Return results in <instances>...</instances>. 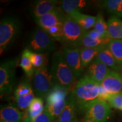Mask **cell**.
Here are the masks:
<instances>
[{
	"mask_svg": "<svg viewBox=\"0 0 122 122\" xmlns=\"http://www.w3.org/2000/svg\"><path fill=\"white\" fill-rule=\"evenodd\" d=\"M100 85L87 75L77 81L71 93L77 109L85 111L92 103L98 99Z\"/></svg>",
	"mask_w": 122,
	"mask_h": 122,
	"instance_id": "1",
	"label": "cell"
},
{
	"mask_svg": "<svg viewBox=\"0 0 122 122\" xmlns=\"http://www.w3.org/2000/svg\"><path fill=\"white\" fill-rule=\"evenodd\" d=\"M50 71L56 84L72 93L77 83V79L64 60L60 50L53 54Z\"/></svg>",
	"mask_w": 122,
	"mask_h": 122,
	"instance_id": "2",
	"label": "cell"
},
{
	"mask_svg": "<svg viewBox=\"0 0 122 122\" xmlns=\"http://www.w3.org/2000/svg\"><path fill=\"white\" fill-rule=\"evenodd\" d=\"M25 45L27 49L36 53H48L56 48L55 40L40 27L34 29L30 33Z\"/></svg>",
	"mask_w": 122,
	"mask_h": 122,
	"instance_id": "3",
	"label": "cell"
},
{
	"mask_svg": "<svg viewBox=\"0 0 122 122\" xmlns=\"http://www.w3.org/2000/svg\"><path fill=\"white\" fill-rule=\"evenodd\" d=\"M22 29V23L15 16H7L0 22V50L1 54L15 41Z\"/></svg>",
	"mask_w": 122,
	"mask_h": 122,
	"instance_id": "4",
	"label": "cell"
},
{
	"mask_svg": "<svg viewBox=\"0 0 122 122\" xmlns=\"http://www.w3.org/2000/svg\"><path fill=\"white\" fill-rule=\"evenodd\" d=\"M86 33L70 15H66L63 22V35L61 42L68 48L81 46L82 40Z\"/></svg>",
	"mask_w": 122,
	"mask_h": 122,
	"instance_id": "5",
	"label": "cell"
},
{
	"mask_svg": "<svg viewBox=\"0 0 122 122\" xmlns=\"http://www.w3.org/2000/svg\"><path fill=\"white\" fill-rule=\"evenodd\" d=\"M69 92L58 84H55L46 96L45 108L56 120L65 109Z\"/></svg>",
	"mask_w": 122,
	"mask_h": 122,
	"instance_id": "6",
	"label": "cell"
},
{
	"mask_svg": "<svg viewBox=\"0 0 122 122\" xmlns=\"http://www.w3.org/2000/svg\"><path fill=\"white\" fill-rule=\"evenodd\" d=\"M33 82L35 92L40 98L48 96L56 84L51 71L47 66L35 69Z\"/></svg>",
	"mask_w": 122,
	"mask_h": 122,
	"instance_id": "7",
	"label": "cell"
},
{
	"mask_svg": "<svg viewBox=\"0 0 122 122\" xmlns=\"http://www.w3.org/2000/svg\"><path fill=\"white\" fill-rule=\"evenodd\" d=\"M17 60L11 59L3 62L0 66L1 96L10 94L15 84V68Z\"/></svg>",
	"mask_w": 122,
	"mask_h": 122,
	"instance_id": "8",
	"label": "cell"
},
{
	"mask_svg": "<svg viewBox=\"0 0 122 122\" xmlns=\"http://www.w3.org/2000/svg\"><path fill=\"white\" fill-rule=\"evenodd\" d=\"M111 115L112 111L108 103L97 99L85 111L84 122H106Z\"/></svg>",
	"mask_w": 122,
	"mask_h": 122,
	"instance_id": "9",
	"label": "cell"
},
{
	"mask_svg": "<svg viewBox=\"0 0 122 122\" xmlns=\"http://www.w3.org/2000/svg\"><path fill=\"white\" fill-rule=\"evenodd\" d=\"M64 60L69 66L76 79L83 72V67L80 58V48L71 49L63 46L60 50Z\"/></svg>",
	"mask_w": 122,
	"mask_h": 122,
	"instance_id": "10",
	"label": "cell"
},
{
	"mask_svg": "<svg viewBox=\"0 0 122 122\" xmlns=\"http://www.w3.org/2000/svg\"><path fill=\"white\" fill-rule=\"evenodd\" d=\"M66 15L59 7L54 9L44 16L35 19L40 28L46 31L53 27L63 24Z\"/></svg>",
	"mask_w": 122,
	"mask_h": 122,
	"instance_id": "11",
	"label": "cell"
},
{
	"mask_svg": "<svg viewBox=\"0 0 122 122\" xmlns=\"http://www.w3.org/2000/svg\"><path fill=\"white\" fill-rule=\"evenodd\" d=\"M101 85L110 94L122 93V75L110 70Z\"/></svg>",
	"mask_w": 122,
	"mask_h": 122,
	"instance_id": "12",
	"label": "cell"
},
{
	"mask_svg": "<svg viewBox=\"0 0 122 122\" xmlns=\"http://www.w3.org/2000/svg\"><path fill=\"white\" fill-rule=\"evenodd\" d=\"M110 70L109 67L96 58L86 67V75L101 84Z\"/></svg>",
	"mask_w": 122,
	"mask_h": 122,
	"instance_id": "13",
	"label": "cell"
},
{
	"mask_svg": "<svg viewBox=\"0 0 122 122\" xmlns=\"http://www.w3.org/2000/svg\"><path fill=\"white\" fill-rule=\"evenodd\" d=\"M58 1L54 0H40L33 2L31 13L34 19L44 16L57 8Z\"/></svg>",
	"mask_w": 122,
	"mask_h": 122,
	"instance_id": "14",
	"label": "cell"
},
{
	"mask_svg": "<svg viewBox=\"0 0 122 122\" xmlns=\"http://www.w3.org/2000/svg\"><path fill=\"white\" fill-rule=\"evenodd\" d=\"M76 109L74 97L71 94L67 98L65 109L54 122H77Z\"/></svg>",
	"mask_w": 122,
	"mask_h": 122,
	"instance_id": "15",
	"label": "cell"
},
{
	"mask_svg": "<svg viewBox=\"0 0 122 122\" xmlns=\"http://www.w3.org/2000/svg\"><path fill=\"white\" fill-rule=\"evenodd\" d=\"M108 67H110L114 71L118 72H122V69L116 61L112 53L108 48L107 46H103L96 58Z\"/></svg>",
	"mask_w": 122,
	"mask_h": 122,
	"instance_id": "16",
	"label": "cell"
},
{
	"mask_svg": "<svg viewBox=\"0 0 122 122\" xmlns=\"http://www.w3.org/2000/svg\"><path fill=\"white\" fill-rule=\"evenodd\" d=\"M68 15H70L86 32L89 31L91 28H93L97 19L96 16L84 14L80 13V11L74 12Z\"/></svg>",
	"mask_w": 122,
	"mask_h": 122,
	"instance_id": "17",
	"label": "cell"
},
{
	"mask_svg": "<svg viewBox=\"0 0 122 122\" xmlns=\"http://www.w3.org/2000/svg\"><path fill=\"white\" fill-rule=\"evenodd\" d=\"M1 120L6 122H20L22 121L23 113L12 105L1 108L0 111Z\"/></svg>",
	"mask_w": 122,
	"mask_h": 122,
	"instance_id": "18",
	"label": "cell"
},
{
	"mask_svg": "<svg viewBox=\"0 0 122 122\" xmlns=\"http://www.w3.org/2000/svg\"><path fill=\"white\" fill-rule=\"evenodd\" d=\"M107 35L110 39L122 40V20L119 18L112 16L108 20Z\"/></svg>",
	"mask_w": 122,
	"mask_h": 122,
	"instance_id": "19",
	"label": "cell"
},
{
	"mask_svg": "<svg viewBox=\"0 0 122 122\" xmlns=\"http://www.w3.org/2000/svg\"><path fill=\"white\" fill-rule=\"evenodd\" d=\"M87 4V1L83 0H64L60 2L59 8L67 15H70L74 12L80 11Z\"/></svg>",
	"mask_w": 122,
	"mask_h": 122,
	"instance_id": "20",
	"label": "cell"
},
{
	"mask_svg": "<svg viewBox=\"0 0 122 122\" xmlns=\"http://www.w3.org/2000/svg\"><path fill=\"white\" fill-rule=\"evenodd\" d=\"M103 46L97 47V48L82 47L80 49L81 61L83 68L87 67L88 66L96 59L100 50Z\"/></svg>",
	"mask_w": 122,
	"mask_h": 122,
	"instance_id": "21",
	"label": "cell"
},
{
	"mask_svg": "<svg viewBox=\"0 0 122 122\" xmlns=\"http://www.w3.org/2000/svg\"><path fill=\"white\" fill-rule=\"evenodd\" d=\"M35 69L46 67L48 62V53H36L25 49Z\"/></svg>",
	"mask_w": 122,
	"mask_h": 122,
	"instance_id": "22",
	"label": "cell"
},
{
	"mask_svg": "<svg viewBox=\"0 0 122 122\" xmlns=\"http://www.w3.org/2000/svg\"><path fill=\"white\" fill-rule=\"evenodd\" d=\"M102 6L113 16L122 18V0H106L102 2Z\"/></svg>",
	"mask_w": 122,
	"mask_h": 122,
	"instance_id": "23",
	"label": "cell"
},
{
	"mask_svg": "<svg viewBox=\"0 0 122 122\" xmlns=\"http://www.w3.org/2000/svg\"><path fill=\"white\" fill-rule=\"evenodd\" d=\"M107 46L122 69V40L111 39Z\"/></svg>",
	"mask_w": 122,
	"mask_h": 122,
	"instance_id": "24",
	"label": "cell"
},
{
	"mask_svg": "<svg viewBox=\"0 0 122 122\" xmlns=\"http://www.w3.org/2000/svg\"><path fill=\"white\" fill-rule=\"evenodd\" d=\"M111 39L109 37L103 38L101 39H93L86 34L84 36L82 40L81 46L85 48H97L108 45Z\"/></svg>",
	"mask_w": 122,
	"mask_h": 122,
	"instance_id": "25",
	"label": "cell"
},
{
	"mask_svg": "<svg viewBox=\"0 0 122 122\" xmlns=\"http://www.w3.org/2000/svg\"><path fill=\"white\" fill-rule=\"evenodd\" d=\"M20 66L24 70V72L26 74L27 76H28L29 77L33 76L35 68L33 67L32 63L28 54H27L25 49L23 50L22 54Z\"/></svg>",
	"mask_w": 122,
	"mask_h": 122,
	"instance_id": "26",
	"label": "cell"
},
{
	"mask_svg": "<svg viewBox=\"0 0 122 122\" xmlns=\"http://www.w3.org/2000/svg\"><path fill=\"white\" fill-rule=\"evenodd\" d=\"M96 17L97 19L93 30L98 32L103 37H109L107 35V24L103 15H102V14L98 13Z\"/></svg>",
	"mask_w": 122,
	"mask_h": 122,
	"instance_id": "27",
	"label": "cell"
},
{
	"mask_svg": "<svg viewBox=\"0 0 122 122\" xmlns=\"http://www.w3.org/2000/svg\"><path fill=\"white\" fill-rule=\"evenodd\" d=\"M34 98L35 95L33 92L26 95L15 97V102L18 106L23 110H26L28 109Z\"/></svg>",
	"mask_w": 122,
	"mask_h": 122,
	"instance_id": "28",
	"label": "cell"
},
{
	"mask_svg": "<svg viewBox=\"0 0 122 122\" xmlns=\"http://www.w3.org/2000/svg\"><path fill=\"white\" fill-rule=\"evenodd\" d=\"M107 101L110 107L122 111V93L111 94Z\"/></svg>",
	"mask_w": 122,
	"mask_h": 122,
	"instance_id": "29",
	"label": "cell"
},
{
	"mask_svg": "<svg viewBox=\"0 0 122 122\" xmlns=\"http://www.w3.org/2000/svg\"><path fill=\"white\" fill-rule=\"evenodd\" d=\"M33 92L32 88L30 84L26 81L22 82L18 85L15 91V97L26 95Z\"/></svg>",
	"mask_w": 122,
	"mask_h": 122,
	"instance_id": "30",
	"label": "cell"
},
{
	"mask_svg": "<svg viewBox=\"0 0 122 122\" xmlns=\"http://www.w3.org/2000/svg\"><path fill=\"white\" fill-rule=\"evenodd\" d=\"M46 32L55 40L61 41L63 35V24L53 27Z\"/></svg>",
	"mask_w": 122,
	"mask_h": 122,
	"instance_id": "31",
	"label": "cell"
},
{
	"mask_svg": "<svg viewBox=\"0 0 122 122\" xmlns=\"http://www.w3.org/2000/svg\"><path fill=\"white\" fill-rule=\"evenodd\" d=\"M43 105V101L41 98L36 97L33 99V100L30 103L28 110L30 112H37V111H43L44 110Z\"/></svg>",
	"mask_w": 122,
	"mask_h": 122,
	"instance_id": "32",
	"label": "cell"
},
{
	"mask_svg": "<svg viewBox=\"0 0 122 122\" xmlns=\"http://www.w3.org/2000/svg\"><path fill=\"white\" fill-rule=\"evenodd\" d=\"M54 118L45 108L39 116L35 119L32 122H54Z\"/></svg>",
	"mask_w": 122,
	"mask_h": 122,
	"instance_id": "33",
	"label": "cell"
},
{
	"mask_svg": "<svg viewBox=\"0 0 122 122\" xmlns=\"http://www.w3.org/2000/svg\"><path fill=\"white\" fill-rule=\"evenodd\" d=\"M111 94H110L109 93L107 92V91L103 88L102 86H101V85H100V93H99V97L98 99L100 100H103V101H107L108 98H109Z\"/></svg>",
	"mask_w": 122,
	"mask_h": 122,
	"instance_id": "34",
	"label": "cell"
},
{
	"mask_svg": "<svg viewBox=\"0 0 122 122\" xmlns=\"http://www.w3.org/2000/svg\"><path fill=\"white\" fill-rule=\"evenodd\" d=\"M86 34H87L90 37L93 39H103V38H106L103 37L98 32H97V31H96V30H89V31L87 32H86Z\"/></svg>",
	"mask_w": 122,
	"mask_h": 122,
	"instance_id": "35",
	"label": "cell"
},
{
	"mask_svg": "<svg viewBox=\"0 0 122 122\" xmlns=\"http://www.w3.org/2000/svg\"></svg>",
	"mask_w": 122,
	"mask_h": 122,
	"instance_id": "36",
	"label": "cell"
}]
</instances>
